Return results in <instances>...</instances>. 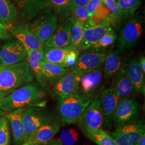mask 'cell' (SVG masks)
Listing matches in <instances>:
<instances>
[{"label": "cell", "instance_id": "6da1fadb", "mask_svg": "<svg viewBox=\"0 0 145 145\" xmlns=\"http://www.w3.org/2000/svg\"><path fill=\"white\" fill-rule=\"evenodd\" d=\"M46 96L45 90L37 81H32L16 89L0 100V110L9 113L27 109L41 103Z\"/></svg>", "mask_w": 145, "mask_h": 145}, {"label": "cell", "instance_id": "7a4b0ae2", "mask_svg": "<svg viewBox=\"0 0 145 145\" xmlns=\"http://www.w3.org/2000/svg\"><path fill=\"white\" fill-rule=\"evenodd\" d=\"M35 75L27 61L2 66L0 72V100L16 89L34 81Z\"/></svg>", "mask_w": 145, "mask_h": 145}, {"label": "cell", "instance_id": "3957f363", "mask_svg": "<svg viewBox=\"0 0 145 145\" xmlns=\"http://www.w3.org/2000/svg\"><path fill=\"white\" fill-rule=\"evenodd\" d=\"M93 97L85 96L78 92L58 98L57 109L61 123L67 124L76 123Z\"/></svg>", "mask_w": 145, "mask_h": 145}, {"label": "cell", "instance_id": "277c9868", "mask_svg": "<svg viewBox=\"0 0 145 145\" xmlns=\"http://www.w3.org/2000/svg\"><path fill=\"white\" fill-rule=\"evenodd\" d=\"M142 32V20L137 12L122 26L117 39V50L124 52L133 47L140 40Z\"/></svg>", "mask_w": 145, "mask_h": 145}, {"label": "cell", "instance_id": "5b68a950", "mask_svg": "<svg viewBox=\"0 0 145 145\" xmlns=\"http://www.w3.org/2000/svg\"><path fill=\"white\" fill-rule=\"evenodd\" d=\"M22 118L25 141L40 127L55 121L53 115L38 104L26 109L22 113Z\"/></svg>", "mask_w": 145, "mask_h": 145}, {"label": "cell", "instance_id": "8992f818", "mask_svg": "<svg viewBox=\"0 0 145 145\" xmlns=\"http://www.w3.org/2000/svg\"><path fill=\"white\" fill-rule=\"evenodd\" d=\"M28 26L44 45L57 28V18L51 8L42 11L30 22Z\"/></svg>", "mask_w": 145, "mask_h": 145}, {"label": "cell", "instance_id": "52a82bcc", "mask_svg": "<svg viewBox=\"0 0 145 145\" xmlns=\"http://www.w3.org/2000/svg\"><path fill=\"white\" fill-rule=\"evenodd\" d=\"M145 133V125L142 120H133L119 126L109 133L117 145H137L141 137Z\"/></svg>", "mask_w": 145, "mask_h": 145}, {"label": "cell", "instance_id": "ba28073f", "mask_svg": "<svg viewBox=\"0 0 145 145\" xmlns=\"http://www.w3.org/2000/svg\"><path fill=\"white\" fill-rule=\"evenodd\" d=\"M77 123L81 129L102 130L103 114L99 96L93 97Z\"/></svg>", "mask_w": 145, "mask_h": 145}, {"label": "cell", "instance_id": "9c48e42d", "mask_svg": "<svg viewBox=\"0 0 145 145\" xmlns=\"http://www.w3.org/2000/svg\"><path fill=\"white\" fill-rule=\"evenodd\" d=\"M27 51L23 44L16 39L7 40L1 48L0 65L8 66L26 60Z\"/></svg>", "mask_w": 145, "mask_h": 145}, {"label": "cell", "instance_id": "30bf717a", "mask_svg": "<svg viewBox=\"0 0 145 145\" xmlns=\"http://www.w3.org/2000/svg\"><path fill=\"white\" fill-rule=\"evenodd\" d=\"M140 104L133 98L119 99L112 117V121L117 127L133 121L140 110Z\"/></svg>", "mask_w": 145, "mask_h": 145}, {"label": "cell", "instance_id": "8fae6325", "mask_svg": "<svg viewBox=\"0 0 145 145\" xmlns=\"http://www.w3.org/2000/svg\"><path fill=\"white\" fill-rule=\"evenodd\" d=\"M19 14L20 24L27 23L42 11L51 8L49 0H12Z\"/></svg>", "mask_w": 145, "mask_h": 145}, {"label": "cell", "instance_id": "7c38bea8", "mask_svg": "<svg viewBox=\"0 0 145 145\" xmlns=\"http://www.w3.org/2000/svg\"><path fill=\"white\" fill-rule=\"evenodd\" d=\"M82 74L78 71L69 69L54 84V95L59 98L78 93Z\"/></svg>", "mask_w": 145, "mask_h": 145}, {"label": "cell", "instance_id": "4fadbf2b", "mask_svg": "<svg viewBox=\"0 0 145 145\" xmlns=\"http://www.w3.org/2000/svg\"><path fill=\"white\" fill-rule=\"evenodd\" d=\"M75 19L72 16L66 18L51 37L44 44V47L65 48L71 43V31Z\"/></svg>", "mask_w": 145, "mask_h": 145}, {"label": "cell", "instance_id": "5bb4252c", "mask_svg": "<svg viewBox=\"0 0 145 145\" xmlns=\"http://www.w3.org/2000/svg\"><path fill=\"white\" fill-rule=\"evenodd\" d=\"M114 29L102 24L96 25L90 18L84 24L82 42L78 50L90 49L109 32Z\"/></svg>", "mask_w": 145, "mask_h": 145}, {"label": "cell", "instance_id": "9a60e30c", "mask_svg": "<svg viewBox=\"0 0 145 145\" xmlns=\"http://www.w3.org/2000/svg\"><path fill=\"white\" fill-rule=\"evenodd\" d=\"M11 35L23 44L27 51L37 50L44 45L30 29L27 23L17 24L8 29Z\"/></svg>", "mask_w": 145, "mask_h": 145}, {"label": "cell", "instance_id": "2e32d148", "mask_svg": "<svg viewBox=\"0 0 145 145\" xmlns=\"http://www.w3.org/2000/svg\"><path fill=\"white\" fill-rule=\"evenodd\" d=\"M120 99L111 87L102 90L100 101L103 114L104 127L111 128L113 114Z\"/></svg>", "mask_w": 145, "mask_h": 145}, {"label": "cell", "instance_id": "e0dca14e", "mask_svg": "<svg viewBox=\"0 0 145 145\" xmlns=\"http://www.w3.org/2000/svg\"><path fill=\"white\" fill-rule=\"evenodd\" d=\"M102 65L93 71L82 74L78 93L87 97H93V94L102 81L103 75Z\"/></svg>", "mask_w": 145, "mask_h": 145}, {"label": "cell", "instance_id": "ac0fdd59", "mask_svg": "<svg viewBox=\"0 0 145 145\" xmlns=\"http://www.w3.org/2000/svg\"><path fill=\"white\" fill-rule=\"evenodd\" d=\"M105 55L99 52L85 53L78 57L75 65L69 69L78 71L82 74L93 71L103 65Z\"/></svg>", "mask_w": 145, "mask_h": 145}, {"label": "cell", "instance_id": "d6986e66", "mask_svg": "<svg viewBox=\"0 0 145 145\" xmlns=\"http://www.w3.org/2000/svg\"><path fill=\"white\" fill-rule=\"evenodd\" d=\"M128 76L132 84L134 92L145 94V74L140 67L139 60L132 58L126 67Z\"/></svg>", "mask_w": 145, "mask_h": 145}, {"label": "cell", "instance_id": "ffe728a7", "mask_svg": "<svg viewBox=\"0 0 145 145\" xmlns=\"http://www.w3.org/2000/svg\"><path fill=\"white\" fill-rule=\"evenodd\" d=\"M26 109H18L9 112L5 116L10 124L15 145H22L25 141L22 113Z\"/></svg>", "mask_w": 145, "mask_h": 145}, {"label": "cell", "instance_id": "44dd1931", "mask_svg": "<svg viewBox=\"0 0 145 145\" xmlns=\"http://www.w3.org/2000/svg\"><path fill=\"white\" fill-rule=\"evenodd\" d=\"M60 126L61 123L58 121H54L43 125L37 130L31 138L25 142L38 145H47L57 134Z\"/></svg>", "mask_w": 145, "mask_h": 145}, {"label": "cell", "instance_id": "7402d4cb", "mask_svg": "<svg viewBox=\"0 0 145 145\" xmlns=\"http://www.w3.org/2000/svg\"><path fill=\"white\" fill-rule=\"evenodd\" d=\"M123 60V52L118 50L112 51L105 55L103 63V71L106 80L108 81L119 72L122 68Z\"/></svg>", "mask_w": 145, "mask_h": 145}, {"label": "cell", "instance_id": "603a6c76", "mask_svg": "<svg viewBox=\"0 0 145 145\" xmlns=\"http://www.w3.org/2000/svg\"><path fill=\"white\" fill-rule=\"evenodd\" d=\"M110 87L120 98L129 97L134 92L126 67L121 68L115 75Z\"/></svg>", "mask_w": 145, "mask_h": 145}, {"label": "cell", "instance_id": "cb8c5ba5", "mask_svg": "<svg viewBox=\"0 0 145 145\" xmlns=\"http://www.w3.org/2000/svg\"><path fill=\"white\" fill-rule=\"evenodd\" d=\"M111 11L109 15L102 22L104 26L110 27L113 29L117 27L127 18L123 12L119 8L116 0H101Z\"/></svg>", "mask_w": 145, "mask_h": 145}, {"label": "cell", "instance_id": "d4e9b609", "mask_svg": "<svg viewBox=\"0 0 145 145\" xmlns=\"http://www.w3.org/2000/svg\"><path fill=\"white\" fill-rule=\"evenodd\" d=\"M42 48L27 51L26 61L29 63L37 82L45 90L48 87V85L44 80L40 66V62L42 57Z\"/></svg>", "mask_w": 145, "mask_h": 145}, {"label": "cell", "instance_id": "484cf974", "mask_svg": "<svg viewBox=\"0 0 145 145\" xmlns=\"http://www.w3.org/2000/svg\"><path fill=\"white\" fill-rule=\"evenodd\" d=\"M17 18V10L12 1L0 0V22L10 28L15 24Z\"/></svg>", "mask_w": 145, "mask_h": 145}, {"label": "cell", "instance_id": "4316f807", "mask_svg": "<svg viewBox=\"0 0 145 145\" xmlns=\"http://www.w3.org/2000/svg\"><path fill=\"white\" fill-rule=\"evenodd\" d=\"M40 66L44 80L47 84L53 85L69 70V68H63L51 63L41 61Z\"/></svg>", "mask_w": 145, "mask_h": 145}, {"label": "cell", "instance_id": "83f0119b", "mask_svg": "<svg viewBox=\"0 0 145 145\" xmlns=\"http://www.w3.org/2000/svg\"><path fill=\"white\" fill-rule=\"evenodd\" d=\"M68 50L67 47H43L42 61L64 68V59Z\"/></svg>", "mask_w": 145, "mask_h": 145}, {"label": "cell", "instance_id": "f1b7e54d", "mask_svg": "<svg viewBox=\"0 0 145 145\" xmlns=\"http://www.w3.org/2000/svg\"><path fill=\"white\" fill-rule=\"evenodd\" d=\"M51 9L62 23L66 18L72 16L71 0H49Z\"/></svg>", "mask_w": 145, "mask_h": 145}, {"label": "cell", "instance_id": "f546056e", "mask_svg": "<svg viewBox=\"0 0 145 145\" xmlns=\"http://www.w3.org/2000/svg\"><path fill=\"white\" fill-rule=\"evenodd\" d=\"M81 130L88 138L97 145H117L109 133L104 130Z\"/></svg>", "mask_w": 145, "mask_h": 145}, {"label": "cell", "instance_id": "4dcf8cb0", "mask_svg": "<svg viewBox=\"0 0 145 145\" xmlns=\"http://www.w3.org/2000/svg\"><path fill=\"white\" fill-rule=\"evenodd\" d=\"M84 24L75 21L71 31V43L67 48L69 50H78L82 42Z\"/></svg>", "mask_w": 145, "mask_h": 145}, {"label": "cell", "instance_id": "1f68e13d", "mask_svg": "<svg viewBox=\"0 0 145 145\" xmlns=\"http://www.w3.org/2000/svg\"><path fill=\"white\" fill-rule=\"evenodd\" d=\"M142 0H117V3L127 18L133 16L141 5Z\"/></svg>", "mask_w": 145, "mask_h": 145}, {"label": "cell", "instance_id": "d6a6232c", "mask_svg": "<svg viewBox=\"0 0 145 145\" xmlns=\"http://www.w3.org/2000/svg\"><path fill=\"white\" fill-rule=\"evenodd\" d=\"M117 38V35L115 30H113L105 35L90 50L93 51V52L103 53L108 47L114 43Z\"/></svg>", "mask_w": 145, "mask_h": 145}, {"label": "cell", "instance_id": "836d02e7", "mask_svg": "<svg viewBox=\"0 0 145 145\" xmlns=\"http://www.w3.org/2000/svg\"><path fill=\"white\" fill-rule=\"evenodd\" d=\"M10 132L9 121L6 116L0 117V145H10Z\"/></svg>", "mask_w": 145, "mask_h": 145}, {"label": "cell", "instance_id": "e575fe53", "mask_svg": "<svg viewBox=\"0 0 145 145\" xmlns=\"http://www.w3.org/2000/svg\"><path fill=\"white\" fill-rule=\"evenodd\" d=\"M78 133L73 129H64L58 139L62 145H75L78 139Z\"/></svg>", "mask_w": 145, "mask_h": 145}, {"label": "cell", "instance_id": "d590c367", "mask_svg": "<svg viewBox=\"0 0 145 145\" xmlns=\"http://www.w3.org/2000/svg\"><path fill=\"white\" fill-rule=\"evenodd\" d=\"M72 15L75 21L81 22L84 24L90 19L86 8L83 7L72 5Z\"/></svg>", "mask_w": 145, "mask_h": 145}, {"label": "cell", "instance_id": "8d00e7d4", "mask_svg": "<svg viewBox=\"0 0 145 145\" xmlns=\"http://www.w3.org/2000/svg\"><path fill=\"white\" fill-rule=\"evenodd\" d=\"M79 55V50L68 49L64 59V68L72 67L75 65Z\"/></svg>", "mask_w": 145, "mask_h": 145}, {"label": "cell", "instance_id": "74e56055", "mask_svg": "<svg viewBox=\"0 0 145 145\" xmlns=\"http://www.w3.org/2000/svg\"><path fill=\"white\" fill-rule=\"evenodd\" d=\"M8 29V27L0 22V39L9 40L13 38V37L11 35Z\"/></svg>", "mask_w": 145, "mask_h": 145}, {"label": "cell", "instance_id": "f35d334b", "mask_svg": "<svg viewBox=\"0 0 145 145\" xmlns=\"http://www.w3.org/2000/svg\"><path fill=\"white\" fill-rule=\"evenodd\" d=\"M101 3V0H90V2L88 3L86 8L88 11V15L90 18L93 16L97 7Z\"/></svg>", "mask_w": 145, "mask_h": 145}, {"label": "cell", "instance_id": "ab89813d", "mask_svg": "<svg viewBox=\"0 0 145 145\" xmlns=\"http://www.w3.org/2000/svg\"><path fill=\"white\" fill-rule=\"evenodd\" d=\"M90 0H71L72 5L86 7Z\"/></svg>", "mask_w": 145, "mask_h": 145}, {"label": "cell", "instance_id": "60d3db41", "mask_svg": "<svg viewBox=\"0 0 145 145\" xmlns=\"http://www.w3.org/2000/svg\"><path fill=\"white\" fill-rule=\"evenodd\" d=\"M140 67L143 72L145 74V56H142L139 59Z\"/></svg>", "mask_w": 145, "mask_h": 145}, {"label": "cell", "instance_id": "b9f144b4", "mask_svg": "<svg viewBox=\"0 0 145 145\" xmlns=\"http://www.w3.org/2000/svg\"><path fill=\"white\" fill-rule=\"evenodd\" d=\"M62 145L60 141L57 139L56 140H52L50 142H49L47 145Z\"/></svg>", "mask_w": 145, "mask_h": 145}, {"label": "cell", "instance_id": "7bdbcfd3", "mask_svg": "<svg viewBox=\"0 0 145 145\" xmlns=\"http://www.w3.org/2000/svg\"><path fill=\"white\" fill-rule=\"evenodd\" d=\"M137 145H145V133L141 137Z\"/></svg>", "mask_w": 145, "mask_h": 145}, {"label": "cell", "instance_id": "ee69618b", "mask_svg": "<svg viewBox=\"0 0 145 145\" xmlns=\"http://www.w3.org/2000/svg\"><path fill=\"white\" fill-rule=\"evenodd\" d=\"M21 145H38V144H31V143H29V142H24L23 143V144H22Z\"/></svg>", "mask_w": 145, "mask_h": 145}, {"label": "cell", "instance_id": "f6af8a7d", "mask_svg": "<svg viewBox=\"0 0 145 145\" xmlns=\"http://www.w3.org/2000/svg\"><path fill=\"white\" fill-rule=\"evenodd\" d=\"M5 112L4 111H2V110H0V117H2V116H5Z\"/></svg>", "mask_w": 145, "mask_h": 145}, {"label": "cell", "instance_id": "bcb514c9", "mask_svg": "<svg viewBox=\"0 0 145 145\" xmlns=\"http://www.w3.org/2000/svg\"><path fill=\"white\" fill-rule=\"evenodd\" d=\"M2 66H1V65H0V72H1V69H2Z\"/></svg>", "mask_w": 145, "mask_h": 145}, {"label": "cell", "instance_id": "7dc6e473", "mask_svg": "<svg viewBox=\"0 0 145 145\" xmlns=\"http://www.w3.org/2000/svg\"><path fill=\"white\" fill-rule=\"evenodd\" d=\"M1 47H0V52H1Z\"/></svg>", "mask_w": 145, "mask_h": 145}]
</instances>
